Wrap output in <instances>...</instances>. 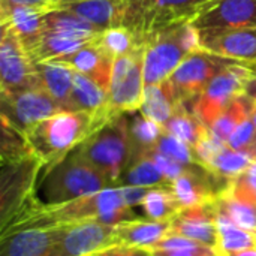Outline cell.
Returning a JSON list of instances; mask_svg holds the SVG:
<instances>
[{"label":"cell","mask_w":256,"mask_h":256,"mask_svg":"<svg viewBox=\"0 0 256 256\" xmlns=\"http://www.w3.org/2000/svg\"><path fill=\"white\" fill-rule=\"evenodd\" d=\"M144 54L146 45H140L129 54L116 58L108 88L106 114L110 120L140 110L146 88Z\"/></svg>","instance_id":"obj_6"},{"label":"cell","mask_w":256,"mask_h":256,"mask_svg":"<svg viewBox=\"0 0 256 256\" xmlns=\"http://www.w3.org/2000/svg\"><path fill=\"white\" fill-rule=\"evenodd\" d=\"M218 212L225 214L237 226L256 232V206L240 201L232 195L222 192L214 198Z\"/></svg>","instance_id":"obj_33"},{"label":"cell","mask_w":256,"mask_h":256,"mask_svg":"<svg viewBox=\"0 0 256 256\" xmlns=\"http://www.w3.org/2000/svg\"><path fill=\"white\" fill-rule=\"evenodd\" d=\"M46 10L50 9L2 3V24L10 27L28 51L44 33V15Z\"/></svg>","instance_id":"obj_19"},{"label":"cell","mask_w":256,"mask_h":256,"mask_svg":"<svg viewBox=\"0 0 256 256\" xmlns=\"http://www.w3.org/2000/svg\"><path fill=\"white\" fill-rule=\"evenodd\" d=\"M254 74H256L255 69L244 63L231 64L214 76L196 99L186 105L210 129L214 120L232 104V100L244 93V86Z\"/></svg>","instance_id":"obj_8"},{"label":"cell","mask_w":256,"mask_h":256,"mask_svg":"<svg viewBox=\"0 0 256 256\" xmlns=\"http://www.w3.org/2000/svg\"><path fill=\"white\" fill-rule=\"evenodd\" d=\"M144 45L146 86L168 80L189 54L201 48L200 33L192 22H178L165 27L152 34Z\"/></svg>","instance_id":"obj_3"},{"label":"cell","mask_w":256,"mask_h":256,"mask_svg":"<svg viewBox=\"0 0 256 256\" xmlns=\"http://www.w3.org/2000/svg\"><path fill=\"white\" fill-rule=\"evenodd\" d=\"M153 256H212L216 252L206 248V246H198L195 249H176V250H159V249H152L150 250Z\"/></svg>","instance_id":"obj_42"},{"label":"cell","mask_w":256,"mask_h":256,"mask_svg":"<svg viewBox=\"0 0 256 256\" xmlns=\"http://www.w3.org/2000/svg\"><path fill=\"white\" fill-rule=\"evenodd\" d=\"M39 86L62 106L69 111V98L74 84L75 70L60 62H39L34 63Z\"/></svg>","instance_id":"obj_22"},{"label":"cell","mask_w":256,"mask_h":256,"mask_svg":"<svg viewBox=\"0 0 256 256\" xmlns=\"http://www.w3.org/2000/svg\"><path fill=\"white\" fill-rule=\"evenodd\" d=\"M98 44L112 58H117V57H122L124 54H129L136 46L142 45L140 42V39L136 38V34L132 30H129L128 27H123V26L104 30L98 36Z\"/></svg>","instance_id":"obj_35"},{"label":"cell","mask_w":256,"mask_h":256,"mask_svg":"<svg viewBox=\"0 0 256 256\" xmlns=\"http://www.w3.org/2000/svg\"><path fill=\"white\" fill-rule=\"evenodd\" d=\"M219 248L218 254L231 256L237 252L256 249V232H250L232 224L225 214L218 212Z\"/></svg>","instance_id":"obj_29"},{"label":"cell","mask_w":256,"mask_h":256,"mask_svg":"<svg viewBox=\"0 0 256 256\" xmlns=\"http://www.w3.org/2000/svg\"><path fill=\"white\" fill-rule=\"evenodd\" d=\"M171 231V220H129L116 226V238L120 246L152 249Z\"/></svg>","instance_id":"obj_21"},{"label":"cell","mask_w":256,"mask_h":256,"mask_svg":"<svg viewBox=\"0 0 256 256\" xmlns=\"http://www.w3.org/2000/svg\"><path fill=\"white\" fill-rule=\"evenodd\" d=\"M178 104L180 102L176 99L170 81L165 80L159 84L146 86L140 112L147 118L156 122L158 124L164 126L174 114Z\"/></svg>","instance_id":"obj_24"},{"label":"cell","mask_w":256,"mask_h":256,"mask_svg":"<svg viewBox=\"0 0 256 256\" xmlns=\"http://www.w3.org/2000/svg\"><path fill=\"white\" fill-rule=\"evenodd\" d=\"M231 256H256V249H249V250L237 252V254H232Z\"/></svg>","instance_id":"obj_45"},{"label":"cell","mask_w":256,"mask_h":256,"mask_svg":"<svg viewBox=\"0 0 256 256\" xmlns=\"http://www.w3.org/2000/svg\"><path fill=\"white\" fill-rule=\"evenodd\" d=\"M226 146L234 148V150H250L255 147L256 126L252 120V116L246 117L243 122L238 123V126L231 134Z\"/></svg>","instance_id":"obj_38"},{"label":"cell","mask_w":256,"mask_h":256,"mask_svg":"<svg viewBox=\"0 0 256 256\" xmlns=\"http://www.w3.org/2000/svg\"><path fill=\"white\" fill-rule=\"evenodd\" d=\"M252 120H254V123H255V126H256V100H255V105H254V110H252Z\"/></svg>","instance_id":"obj_47"},{"label":"cell","mask_w":256,"mask_h":256,"mask_svg":"<svg viewBox=\"0 0 256 256\" xmlns=\"http://www.w3.org/2000/svg\"><path fill=\"white\" fill-rule=\"evenodd\" d=\"M122 189V195L123 200L126 202V206L129 208H134L136 206H141L144 196L147 195L150 188H141V186H123Z\"/></svg>","instance_id":"obj_41"},{"label":"cell","mask_w":256,"mask_h":256,"mask_svg":"<svg viewBox=\"0 0 256 256\" xmlns=\"http://www.w3.org/2000/svg\"><path fill=\"white\" fill-rule=\"evenodd\" d=\"M170 234L190 238L218 254L219 230H218V207L214 200L182 208L171 219Z\"/></svg>","instance_id":"obj_13"},{"label":"cell","mask_w":256,"mask_h":256,"mask_svg":"<svg viewBox=\"0 0 256 256\" xmlns=\"http://www.w3.org/2000/svg\"><path fill=\"white\" fill-rule=\"evenodd\" d=\"M141 186V188H171L172 183L162 174L150 154L132 158L128 168L120 176L116 188Z\"/></svg>","instance_id":"obj_25"},{"label":"cell","mask_w":256,"mask_h":256,"mask_svg":"<svg viewBox=\"0 0 256 256\" xmlns=\"http://www.w3.org/2000/svg\"><path fill=\"white\" fill-rule=\"evenodd\" d=\"M34 156L30 142L24 132L14 128L9 122L2 118V144H0V162L10 164L26 158Z\"/></svg>","instance_id":"obj_34"},{"label":"cell","mask_w":256,"mask_h":256,"mask_svg":"<svg viewBox=\"0 0 256 256\" xmlns=\"http://www.w3.org/2000/svg\"><path fill=\"white\" fill-rule=\"evenodd\" d=\"M164 130L194 148L208 134L210 129L196 117V114L186 104H178L174 114L164 124Z\"/></svg>","instance_id":"obj_27"},{"label":"cell","mask_w":256,"mask_h":256,"mask_svg":"<svg viewBox=\"0 0 256 256\" xmlns=\"http://www.w3.org/2000/svg\"><path fill=\"white\" fill-rule=\"evenodd\" d=\"M225 192L240 201L256 206V160L246 172L230 182V186Z\"/></svg>","instance_id":"obj_37"},{"label":"cell","mask_w":256,"mask_h":256,"mask_svg":"<svg viewBox=\"0 0 256 256\" xmlns=\"http://www.w3.org/2000/svg\"><path fill=\"white\" fill-rule=\"evenodd\" d=\"M6 4H16V6H28V8H48L52 9L54 0H0Z\"/></svg>","instance_id":"obj_43"},{"label":"cell","mask_w":256,"mask_h":256,"mask_svg":"<svg viewBox=\"0 0 256 256\" xmlns=\"http://www.w3.org/2000/svg\"><path fill=\"white\" fill-rule=\"evenodd\" d=\"M60 63L68 64L76 72H81L96 81L100 87H104L106 92L110 88L111 82V74L116 58H112L99 44L98 38L87 44L84 48L78 50L76 52L66 56L60 60H56Z\"/></svg>","instance_id":"obj_18"},{"label":"cell","mask_w":256,"mask_h":256,"mask_svg":"<svg viewBox=\"0 0 256 256\" xmlns=\"http://www.w3.org/2000/svg\"><path fill=\"white\" fill-rule=\"evenodd\" d=\"M146 154H150L152 159L156 162V165L159 166V170L162 171V174L172 183L177 177H180L183 172H186V170L189 168V165H183L177 160H174L172 158L160 153V152H156V150H152Z\"/></svg>","instance_id":"obj_39"},{"label":"cell","mask_w":256,"mask_h":256,"mask_svg":"<svg viewBox=\"0 0 256 256\" xmlns=\"http://www.w3.org/2000/svg\"><path fill=\"white\" fill-rule=\"evenodd\" d=\"M114 188L111 180L88 164L75 148L63 160L42 171L34 190L40 206H60Z\"/></svg>","instance_id":"obj_1"},{"label":"cell","mask_w":256,"mask_h":256,"mask_svg":"<svg viewBox=\"0 0 256 256\" xmlns=\"http://www.w3.org/2000/svg\"><path fill=\"white\" fill-rule=\"evenodd\" d=\"M62 226L24 228L2 234L0 256H50L56 248Z\"/></svg>","instance_id":"obj_16"},{"label":"cell","mask_w":256,"mask_h":256,"mask_svg":"<svg viewBox=\"0 0 256 256\" xmlns=\"http://www.w3.org/2000/svg\"><path fill=\"white\" fill-rule=\"evenodd\" d=\"M236 63L242 62L213 54L204 48L194 51L168 78L176 99L180 104H188L196 99L214 76Z\"/></svg>","instance_id":"obj_9"},{"label":"cell","mask_w":256,"mask_h":256,"mask_svg":"<svg viewBox=\"0 0 256 256\" xmlns=\"http://www.w3.org/2000/svg\"><path fill=\"white\" fill-rule=\"evenodd\" d=\"M52 8L68 9L104 32L106 28L123 26L128 0H78Z\"/></svg>","instance_id":"obj_20"},{"label":"cell","mask_w":256,"mask_h":256,"mask_svg":"<svg viewBox=\"0 0 256 256\" xmlns=\"http://www.w3.org/2000/svg\"><path fill=\"white\" fill-rule=\"evenodd\" d=\"M42 162L30 156L16 162L2 164L0 174V224L2 231L32 201L42 172Z\"/></svg>","instance_id":"obj_7"},{"label":"cell","mask_w":256,"mask_h":256,"mask_svg":"<svg viewBox=\"0 0 256 256\" xmlns=\"http://www.w3.org/2000/svg\"><path fill=\"white\" fill-rule=\"evenodd\" d=\"M200 44L213 54L242 62L256 70V27L201 32Z\"/></svg>","instance_id":"obj_15"},{"label":"cell","mask_w":256,"mask_h":256,"mask_svg":"<svg viewBox=\"0 0 256 256\" xmlns=\"http://www.w3.org/2000/svg\"><path fill=\"white\" fill-rule=\"evenodd\" d=\"M58 226H62V232L50 256H90L111 246H117V225L90 220Z\"/></svg>","instance_id":"obj_12"},{"label":"cell","mask_w":256,"mask_h":256,"mask_svg":"<svg viewBox=\"0 0 256 256\" xmlns=\"http://www.w3.org/2000/svg\"><path fill=\"white\" fill-rule=\"evenodd\" d=\"M0 108L2 118L24 134L42 120L63 111L40 86L16 93L0 92Z\"/></svg>","instance_id":"obj_10"},{"label":"cell","mask_w":256,"mask_h":256,"mask_svg":"<svg viewBox=\"0 0 256 256\" xmlns=\"http://www.w3.org/2000/svg\"><path fill=\"white\" fill-rule=\"evenodd\" d=\"M76 150L88 164L105 174L116 188L132 156L128 112L110 120L78 146Z\"/></svg>","instance_id":"obj_4"},{"label":"cell","mask_w":256,"mask_h":256,"mask_svg":"<svg viewBox=\"0 0 256 256\" xmlns=\"http://www.w3.org/2000/svg\"><path fill=\"white\" fill-rule=\"evenodd\" d=\"M192 24L200 33L256 27V0H214Z\"/></svg>","instance_id":"obj_14"},{"label":"cell","mask_w":256,"mask_h":256,"mask_svg":"<svg viewBox=\"0 0 256 256\" xmlns=\"http://www.w3.org/2000/svg\"><path fill=\"white\" fill-rule=\"evenodd\" d=\"M94 39L74 38V36H66V34H60V33L44 32L40 34V38L36 40V44L27 52L34 63L56 62L66 56L76 52L78 50L84 48L87 44L93 42Z\"/></svg>","instance_id":"obj_23"},{"label":"cell","mask_w":256,"mask_h":256,"mask_svg":"<svg viewBox=\"0 0 256 256\" xmlns=\"http://www.w3.org/2000/svg\"><path fill=\"white\" fill-rule=\"evenodd\" d=\"M153 150L160 152V153L172 158L174 160H177V162H180L183 165L198 164L196 159H195L194 148L190 146H188L186 142H183L182 140H178L174 135L166 134V132L162 134V136L159 138V141H158V144L154 146Z\"/></svg>","instance_id":"obj_36"},{"label":"cell","mask_w":256,"mask_h":256,"mask_svg":"<svg viewBox=\"0 0 256 256\" xmlns=\"http://www.w3.org/2000/svg\"><path fill=\"white\" fill-rule=\"evenodd\" d=\"M44 32L86 39H94L102 33L100 28H98L87 20L63 8H52L46 10V14L44 15Z\"/></svg>","instance_id":"obj_26"},{"label":"cell","mask_w":256,"mask_h":256,"mask_svg":"<svg viewBox=\"0 0 256 256\" xmlns=\"http://www.w3.org/2000/svg\"><path fill=\"white\" fill-rule=\"evenodd\" d=\"M54 2H56V0H54Z\"/></svg>","instance_id":"obj_50"},{"label":"cell","mask_w":256,"mask_h":256,"mask_svg":"<svg viewBox=\"0 0 256 256\" xmlns=\"http://www.w3.org/2000/svg\"><path fill=\"white\" fill-rule=\"evenodd\" d=\"M98 130L94 117L81 111H62L42 120L26 136L34 156L42 162V171L63 160Z\"/></svg>","instance_id":"obj_2"},{"label":"cell","mask_w":256,"mask_h":256,"mask_svg":"<svg viewBox=\"0 0 256 256\" xmlns=\"http://www.w3.org/2000/svg\"><path fill=\"white\" fill-rule=\"evenodd\" d=\"M106 106L108 92L87 75L75 70L72 92L69 98V111H81L92 114L94 117L96 128L100 129L110 122Z\"/></svg>","instance_id":"obj_17"},{"label":"cell","mask_w":256,"mask_h":256,"mask_svg":"<svg viewBox=\"0 0 256 256\" xmlns=\"http://www.w3.org/2000/svg\"><path fill=\"white\" fill-rule=\"evenodd\" d=\"M254 105H255V100L252 98L246 96L244 93L240 94L237 99L232 100V104L210 126L212 134L216 138H219L222 142L226 144L230 136H231V134L238 126V123L243 122L246 117L252 116Z\"/></svg>","instance_id":"obj_30"},{"label":"cell","mask_w":256,"mask_h":256,"mask_svg":"<svg viewBox=\"0 0 256 256\" xmlns=\"http://www.w3.org/2000/svg\"><path fill=\"white\" fill-rule=\"evenodd\" d=\"M36 66L16 33L2 24L0 39V87L2 92L16 93L38 87Z\"/></svg>","instance_id":"obj_11"},{"label":"cell","mask_w":256,"mask_h":256,"mask_svg":"<svg viewBox=\"0 0 256 256\" xmlns=\"http://www.w3.org/2000/svg\"><path fill=\"white\" fill-rule=\"evenodd\" d=\"M255 162V156L249 150H234L225 146L210 164L208 171L224 178L232 180L242 176L249 170V166Z\"/></svg>","instance_id":"obj_31"},{"label":"cell","mask_w":256,"mask_h":256,"mask_svg":"<svg viewBox=\"0 0 256 256\" xmlns=\"http://www.w3.org/2000/svg\"><path fill=\"white\" fill-rule=\"evenodd\" d=\"M214 0H128L123 27L132 30L140 42L156 32L178 22H192Z\"/></svg>","instance_id":"obj_5"},{"label":"cell","mask_w":256,"mask_h":256,"mask_svg":"<svg viewBox=\"0 0 256 256\" xmlns=\"http://www.w3.org/2000/svg\"><path fill=\"white\" fill-rule=\"evenodd\" d=\"M249 152H252V153H254V156H255V160H256V146L254 147V148H250Z\"/></svg>","instance_id":"obj_48"},{"label":"cell","mask_w":256,"mask_h":256,"mask_svg":"<svg viewBox=\"0 0 256 256\" xmlns=\"http://www.w3.org/2000/svg\"><path fill=\"white\" fill-rule=\"evenodd\" d=\"M128 117H129L130 148H132L130 159H132L152 152L165 130L164 126L142 116L140 110L134 112H128Z\"/></svg>","instance_id":"obj_28"},{"label":"cell","mask_w":256,"mask_h":256,"mask_svg":"<svg viewBox=\"0 0 256 256\" xmlns=\"http://www.w3.org/2000/svg\"><path fill=\"white\" fill-rule=\"evenodd\" d=\"M72 2H78V0H56V2H54V6H57V4H64V3H72Z\"/></svg>","instance_id":"obj_46"},{"label":"cell","mask_w":256,"mask_h":256,"mask_svg":"<svg viewBox=\"0 0 256 256\" xmlns=\"http://www.w3.org/2000/svg\"><path fill=\"white\" fill-rule=\"evenodd\" d=\"M244 94L249 96V98H252L254 100H256V74H254L248 80V82L244 86Z\"/></svg>","instance_id":"obj_44"},{"label":"cell","mask_w":256,"mask_h":256,"mask_svg":"<svg viewBox=\"0 0 256 256\" xmlns=\"http://www.w3.org/2000/svg\"><path fill=\"white\" fill-rule=\"evenodd\" d=\"M212 256H224V255H219V254H214V255H212Z\"/></svg>","instance_id":"obj_49"},{"label":"cell","mask_w":256,"mask_h":256,"mask_svg":"<svg viewBox=\"0 0 256 256\" xmlns=\"http://www.w3.org/2000/svg\"><path fill=\"white\" fill-rule=\"evenodd\" d=\"M141 207L150 220H171L180 210L172 188H150L144 196Z\"/></svg>","instance_id":"obj_32"},{"label":"cell","mask_w":256,"mask_h":256,"mask_svg":"<svg viewBox=\"0 0 256 256\" xmlns=\"http://www.w3.org/2000/svg\"><path fill=\"white\" fill-rule=\"evenodd\" d=\"M90 256H153L150 249L144 248H132V246H111L100 252H96Z\"/></svg>","instance_id":"obj_40"}]
</instances>
